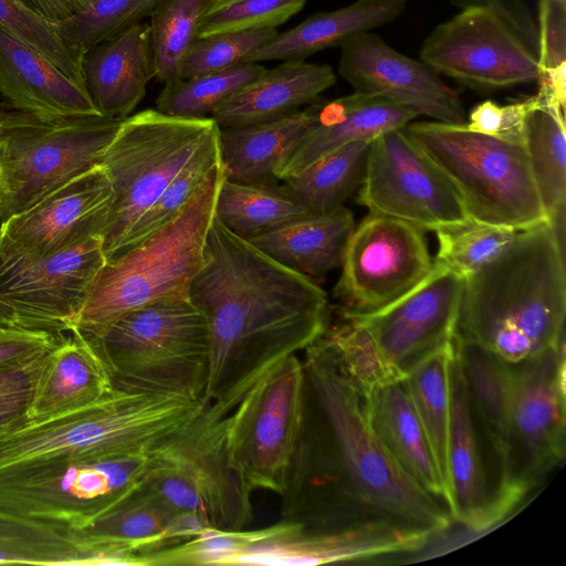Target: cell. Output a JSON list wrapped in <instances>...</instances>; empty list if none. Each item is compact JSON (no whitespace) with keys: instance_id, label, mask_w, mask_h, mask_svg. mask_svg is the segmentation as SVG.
I'll use <instances>...</instances> for the list:
<instances>
[{"instance_id":"obj_1","label":"cell","mask_w":566,"mask_h":566,"mask_svg":"<svg viewBox=\"0 0 566 566\" xmlns=\"http://www.w3.org/2000/svg\"><path fill=\"white\" fill-rule=\"evenodd\" d=\"M303 359L305 416L283 494L285 520L327 533L396 532L430 538L452 517L371 429L364 398L321 336Z\"/></svg>"},{"instance_id":"obj_2","label":"cell","mask_w":566,"mask_h":566,"mask_svg":"<svg viewBox=\"0 0 566 566\" xmlns=\"http://www.w3.org/2000/svg\"><path fill=\"white\" fill-rule=\"evenodd\" d=\"M188 298L209 327L203 398L233 410L273 365L305 350L328 327L326 293L213 218Z\"/></svg>"},{"instance_id":"obj_3","label":"cell","mask_w":566,"mask_h":566,"mask_svg":"<svg viewBox=\"0 0 566 566\" xmlns=\"http://www.w3.org/2000/svg\"><path fill=\"white\" fill-rule=\"evenodd\" d=\"M565 247L549 222L513 242L464 279L457 333L509 363L532 358L565 337Z\"/></svg>"},{"instance_id":"obj_4","label":"cell","mask_w":566,"mask_h":566,"mask_svg":"<svg viewBox=\"0 0 566 566\" xmlns=\"http://www.w3.org/2000/svg\"><path fill=\"white\" fill-rule=\"evenodd\" d=\"M205 402L114 386L83 408L0 432V472L59 459L150 453Z\"/></svg>"},{"instance_id":"obj_5","label":"cell","mask_w":566,"mask_h":566,"mask_svg":"<svg viewBox=\"0 0 566 566\" xmlns=\"http://www.w3.org/2000/svg\"><path fill=\"white\" fill-rule=\"evenodd\" d=\"M223 178L220 160L175 218L105 262L72 331L95 337L138 307L188 297L189 285L203 262L207 234Z\"/></svg>"},{"instance_id":"obj_6","label":"cell","mask_w":566,"mask_h":566,"mask_svg":"<svg viewBox=\"0 0 566 566\" xmlns=\"http://www.w3.org/2000/svg\"><path fill=\"white\" fill-rule=\"evenodd\" d=\"M90 339L115 387L203 398L209 327L205 314L188 297L138 307Z\"/></svg>"},{"instance_id":"obj_7","label":"cell","mask_w":566,"mask_h":566,"mask_svg":"<svg viewBox=\"0 0 566 566\" xmlns=\"http://www.w3.org/2000/svg\"><path fill=\"white\" fill-rule=\"evenodd\" d=\"M405 128L449 179L471 219L515 230L548 222L524 142L465 124L416 122Z\"/></svg>"},{"instance_id":"obj_8","label":"cell","mask_w":566,"mask_h":566,"mask_svg":"<svg viewBox=\"0 0 566 566\" xmlns=\"http://www.w3.org/2000/svg\"><path fill=\"white\" fill-rule=\"evenodd\" d=\"M123 119L45 116L0 103V223L101 165Z\"/></svg>"},{"instance_id":"obj_9","label":"cell","mask_w":566,"mask_h":566,"mask_svg":"<svg viewBox=\"0 0 566 566\" xmlns=\"http://www.w3.org/2000/svg\"><path fill=\"white\" fill-rule=\"evenodd\" d=\"M230 412L206 399L199 412L151 452L145 488L178 513L208 526L240 531L252 518L251 491L229 464Z\"/></svg>"},{"instance_id":"obj_10","label":"cell","mask_w":566,"mask_h":566,"mask_svg":"<svg viewBox=\"0 0 566 566\" xmlns=\"http://www.w3.org/2000/svg\"><path fill=\"white\" fill-rule=\"evenodd\" d=\"M217 127L211 117H180L157 109L122 120L101 163L114 191L103 234L106 261L117 254L135 223Z\"/></svg>"},{"instance_id":"obj_11","label":"cell","mask_w":566,"mask_h":566,"mask_svg":"<svg viewBox=\"0 0 566 566\" xmlns=\"http://www.w3.org/2000/svg\"><path fill=\"white\" fill-rule=\"evenodd\" d=\"M150 453L77 457L0 472V510L64 530L94 523L144 488Z\"/></svg>"},{"instance_id":"obj_12","label":"cell","mask_w":566,"mask_h":566,"mask_svg":"<svg viewBox=\"0 0 566 566\" xmlns=\"http://www.w3.org/2000/svg\"><path fill=\"white\" fill-rule=\"evenodd\" d=\"M305 387L303 359L286 356L228 415L229 464L251 492H286L304 426Z\"/></svg>"},{"instance_id":"obj_13","label":"cell","mask_w":566,"mask_h":566,"mask_svg":"<svg viewBox=\"0 0 566 566\" xmlns=\"http://www.w3.org/2000/svg\"><path fill=\"white\" fill-rule=\"evenodd\" d=\"M512 364L501 496L509 514L565 458V337Z\"/></svg>"},{"instance_id":"obj_14","label":"cell","mask_w":566,"mask_h":566,"mask_svg":"<svg viewBox=\"0 0 566 566\" xmlns=\"http://www.w3.org/2000/svg\"><path fill=\"white\" fill-rule=\"evenodd\" d=\"M358 190L357 201L369 212L423 231L471 219L449 179L405 127L385 132L369 143Z\"/></svg>"},{"instance_id":"obj_15","label":"cell","mask_w":566,"mask_h":566,"mask_svg":"<svg viewBox=\"0 0 566 566\" xmlns=\"http://www.w3.org/2000/svg\"><path fill=\"white\" fill-rule=\"evenodd\" d=\"M433 263L423 230L369 212L348 240L334 297L343 315L375 312L416 287Z\"/></svg>"},{"instance_id":"obj_16","label":"cell","mask_w":566,"mask_h":566,"mask_svg":"<svg viewBox=\"0 0 566 566\" xmlns=\"http://www.w3.org/2000/svg\"><path fill=\"white\" fill-rule=\"evenodd\" d=\"M105 262L102 234L48 255L0 252V290L14 324L70 333Z\"/></svg>"},{"instance_id":"obj_17","label":"cell","mask_w":566,"mask_h":566,"mask_svg":"<svg viewBox=\"0 0 566 566\" xmlns=\"http://www.w3.org/2000/svg\"><path fill=\"white\" fill-rule=\"evenodd\" d=\"M437 73L476 90L537 83V55L492 10L462 9L436 27L420 50Z\"/></svg>"},{"instance_id":"obj_18","label":"cell","mask_w":566,"mask_h":566,"mask_svg":"<svg viewBox=\"0 0 566 566\" xmlns=\"http://www.w3.org/2000/svg\"><path fill=\"white\" fill-rule=\"evenodd\" d=\"M463 289V277L434 261L430 273L400 298L375 312L343 316L361 327L388 366L406 378L453 340Z\"/></svg>"},{"instance_id":"obj_19","label":"cell","mask_w":566,"mask_h":566,"mask_svg":"<svg viewBox=\"0 0 566 566\" xmlns=\"http://www.w3.org/2000/svg\"><path fill=\"white\" fill-rule=\"evenodd\" d=\"M446 492L452 520L471 531H485L507 515L501 499V468L475 416L454 352L450 365Z\"/></svg>"},{"instance_id":"obj_20","label":"cell","mask_w":566,"mask_h":566,"mask_svg":"<svg viewBox=\"0 0 566 566\" xmlns=\"http://www.w3.org/2000/svg\"><path fill=\"white\" fill-rule=\"evenodd\" d=\"M114 199L102 165L74 177L0 223V252L48 255L104 234Z\"/></svg>"},{"instance_id":"obj_21","label":"cell","mask_w":566,"mask_h":566,"mask_svg":"<svg viewBox=\"0 0 566 566\" xmlns=\"http://www.w3.org/2000/svg\"><path fill=\"white\" fill-rule=\"evenodd\" d=\"M340 49L338 72L356 93L386 98L436 122L467 123L459 94L424 62L401 54L371 32L349 39Z\"/></svg>"},{"instance_id":"obj_22","label":"cell","mask_w":566,"mask_h":566,"mask_svg":"<svg viewBox=\"0 0 566 566\" xmlns=\"http://www.w3.org/2000/svg\"><path fill=\"white\" fill-rule=\"evenodd\" d=\"M429 538L396 532L327 533L284 520L261 528L230 565L310 566L410 552Z\"/></svg>"},{"instance_id":"obj_23","label":"cell","mask_w":566,"mask_h":566,"mask_svg":"<svg viewBox=\"0 0 566 566\" xmlns=\"http://www.w3.org/2000/svg\"><path fill=\"white\" fill-rule=\"evenodd\" d=\"M0 95L8 106L45 116L101 115L86 87L0 27Z\"/></svg>"},{"instance_id":"obj_24","label":"cell","mask_w":566,"mask_h":566,"mask_svg":"<svg viewBox=\"0 0 566 566\" xmlns=\"http://www.w3.org/2000/svg\"><path fill=\"white\" fill-rule=\"evenodd\" d=\"M82 74L102 116H130L154 77L149 24L139 22L88 49L82 59Z\"/></svg>"},{"instance_id":"obj_25","label":"cell","mask_w":566,"mask_h":566,"mask_svg":"<svg viewBox=\"0 0 566 566\" xmlns=\"http://www.w3.org/2000/svg\"><path fill=\"white\" fill-rule=\"evenodd\" d=\"M416 117L411 111L375 95L355 92L322 99L316 124L280 169L277 179L297 174L340 147L406 127Z\"/></svg>"},{"instance_id":"obj_26","label":"cell","mask_w":566,"mask_h":566,"mask_svg":"<svg viewBox=\"0 0 566 566\" xmlns=\"http://www.w3.org/2000/svg\"><path fill=\"white\" fill-rule=\"evenodd\" d=\"M322 98L286 115L219 127L220 159L227 179L277 184V174L317 122Z\"/></svg>"},{"instance_id":"obj_27","label":"cell","mask_w":566,"mask_h":566,"mask_svg":"<svg viewBox=\"0 0 566 566\" xmlns=\"http://www.w3.org/2000/svg\"><path fill=\"white\" fill-rule=\"evenodd\" d=\"M335 83L336 75L327 64L284 61L273 69H265L218 105L210 117L220 128L273 119L315 102Z\"/></svg>"},{"instance_id":"obj_28","label":"cell","mask_w":566,"mask_h":566,"mask_svg":"<svg viewBox=\"0 0 566 566\" xmlns=\"http://www.w3.org/2000/svg\"><path fill=\"white\" fill-rule=\"evenodd\" d=\"M364 398L367 420L399 467L446 503V488L405 378L375 387Z\"/></svg>"},{"instance_id":"obj_29","label":"cell","mask_w":566,"mask_h":566,"mask_svg":"<svg viewBox=\"0 0 566 566\" xmlns=\"http://www.w3.org/2000/svg\"><path fill=\"white\" fill-rule=\"evenodd\" d=\"M51 353L35 387L28 421H40L91 405L114 385L96 347L74 329Z\"/></svg>"},{"instance_id":"obj_30","label":"cell","mask_w":566,"mask_h":566,"mask_svg":"<svg viewBox=\"0 0 566 566\" xmlns=\"http://www.w3.org/2000/svg\"><path fill=\"white\" fill-rule=\"evenodd\" d=\"M405 0H357L326 12H316L284 32L276 33L253 51L245 62L305 60L329 48L342 46L349 39L398 18Z\"/></svg>"},{"instance_id":"obj_31","label":"cell","mask_w":566,"mask_h":566,"mask_svg":"<svg viewBox=\"0 0 566 566\" xmlns=\"http://www.w3.org/2000/svg\"><path fill=\"white\" fill-rule=\"evenodd\" d=\"M354 229L353 213L343 206L327 213L296 218L248 241L314 280L340 266Z\"/></svg>"},{"instance_id":"obj_32","label":"cell","mask_w":566,"mask_h":566,"mask_svg":"<svg viewBox=\"0 0 566 566\" xmlns=\"http://www.w3.org/2000/svg\"><path fill=\"white\" fill-rule=\"evenodd\" d=\"M527 113L523 142L548 222L566 207L565 107L538 87Z\"/></svg>"},{"instance_id":"obj_33","label":"cell","mask_w":566,"mask_h":566,"mask_svg":"<svg viewBox=\"0 0 566 566\" xmlns=\"http://www.w3.org/2000/svg\"><path fill=\"white\" fill-rule=\"evenodd\" d=\"M453 352L475 416L497 458L502 484L512 364L458 333Z\"/></svg>"},{"instance_id":"obj_34","label":"cell","mask_w":566,"mask_h":566,"mask_svg":"<svg viewBox=\"0 0 566 566\" xmlns=\"http://www.w3.org/2000/svg\"><path fill=\"white\" fill-rule=\"evenodd\" d=\"M370 142H356L332 151L282 179L281 188L308 214L343 207L361 182Z\"/></svg>"},{"instance_id":"obj_35","label":"cell","mask_w":566,"mask_h":566,"mask_svg":"<svg viewBox=\"0 0 566 566\" xmlns=\"http://www.w3.org/2000/svg\"><path fill=\"white\" fill-rule=\"evenodd\" d=\"M0 564L105 565V559L67 530L0 510Z\"/></svg>"},{"instance_id":"obj_36","label":"cell","mask_w":566,"mask_h":566,"mask_svg":"<svg viewBox=\"0 0 566 566\" xmlns=\"http://www.w3.org/2000/svg\"><path fill=\"white\" fill-rule=\"evenodd\" d=\"M306 214L279 184H245L226 176L214 205V217L245 240Z\"/></svg>"},{"instance_id":"obj_37","label":"cell","mask_w":566,"mask_h":566,"mask_svg":"<svg viewBox=\"0 0 566 566\" xmlns=\"http://www.w3.org/2000/svg\"><path fill=\"white\" fill-rule=\"evenodd\" d=\"M452 343L423 359L405 378L444 488Z\"/></svg>"},{"instance_id":"obj_38","label":"cell","mask_w":566,"mask_h":566,"mask_svg":"<svg viewBox=\"0 0 566 566\" xmlns=\"http://www.w3.org/2000/svg\"><path fill=\"white\" fill-rule=\"evenodd\" d=\"M213 0H160L149 15L154 77L165 84L179 80L181 62L198 40L200 22Z\"/></svg>"},{"instance_id":"obj_39","label":"cell","mask_w":566,"mask_h":566,"mask_svg":"<svg viewBox=\"0 0 566 566\" xmlns=\"http://www.w3.org/2000/svg\"><path fill=\"white\" fill-rule=\"evenodd\" d=\"M264 70L259 63L244 62L222 71L179 78L164 85L156 99V109L172 116L208 117Z\"/></svg>"},{"instance_id":"obj_40","label":"cell","mask_w":566,"mask_h":566,"mask_svg":"<svg viewBox=\"0 0 566 566\" xmlns=\"http://www.w3.org/2000/svg\"><path fill=\"white\" fill-rule=\"evenodd\" d=\"M220 160L218 126L205 138L185 167L135 223L117 254L137 244L175 218Z\"/></svg>"},{"instance_id":"obj_41","label":"cell","mask_w":566,"mask_h":566,"mask_svg":"<svg viewBox=\"0 0 566 566\" xmlns=\"http://www.w3.org/2000/svg\"><path fill=\"white\" fill-rule=\"evenodd\" d=\"M518 230L470 219L436 230V262L467 279L497 258Z\"/></svg>"},{"instance_id":"obj_42","label":"cell","mask_w":566,"mask_h":566,"mask_svg":"<svg viewBox=\"0 0 566 566\" xmlns=\"http://www.w3.org/2000/svg\"><path fill=\"white\" fill-rule=\"evenodd\" d=\"M160 0H95L56 22L64 42L83 54L94 45L143 22Z\"/></svg>"},{"instance_id":"obj_43","label":"cell","mask_w":566,"mask_h":566,"mask_svg":"<svg viewBox=\"0 0 566 566\" xmlns=\"http://www.w3.org/2000/svg\"><path fill=\"white\" fill-rule=\"evenodd\" d=\"M0 27L85 86L82 74L84 54L64 42L56 22L17 0H0Z\"/></svg>"},{"instance_id":"obj_44","label":"cell","mask_w":566,"mask_h":566,"mask_svg":"<svg viewBox=\"0 0 566 566\" xmlns=\"http://www.w3.org/2000/svg\"><path fill=\"white\" fill-rule=\"evenodd\" d=\"M307 0H213L206 11L198 39L212 34L276 29L298 13Z\"/></svg>"},{"instance_id":"obj_45","label":"cell","mask_w":566,"mask_h":566,"mask_svg":"<svg viewBox=\"0 0 566 566\" xmlns=\"http://www.w3.org/2000/svg\"><path fill=\"white\" fill-rule=\"evenodd\" d=\"M276 33V29H259L199 38L181 62L179 78L218 72L244 63L253 51Z\"/></svg>"},{"instance_id":"obj_46","label":"cell","mask_w":566,"mask_h":566,"mask_svg":"<svg viewBox=\"0 0 566 566\" xmlns=\"http://www.w3.org/2000/svg\"><path fill=\"white\" fill-rule=\"evenodd\" d=\"M537 84L566 102V0H538Z\"/></svg>"},{"instance_id":"obj_47","label":"cell","mask_w":566,"mask_h":566,"mask_svg":"<svg viewBox=\"0 0 566 566\" xmlns=\"http://www.w3.org/2000/svg\"><path fill=\"white\" fill-rule=\"evenodd\" d=\"M52 350L23 363L0 367V432L28 421L36 384Z\"/></svg>"},{"instance_id":"obj_48","label":"cell","mask_w":566,"mask_h":566,"mask_svg":"<svg viewBox=\"0 0 566 566\" xmlns=\"http://www.w3.org/2000/svg\"><path fill=\"white\" fill-rule=\"evenodd\" d=\"M534 101V95L505 105L484 101L471 109L465 126L481 134L523 142L525 119Z\"/></svg>"},{"instance_id":"obj_49","label":"cell","mask_w":566,"mask_h":566,"mask_svg":"<svg viewBox=\"0 0 566 566\" xmlns=\"http://www.w3.org/2000/svg\"><path fill=\"white\" fill-rule=\"evenodd\" d=\"M65 335L0 323V367L50 352L61 344Z\"/></svg>"},{"instance_id":"obj_50","label":"cell","mask_w":566,"mask_h":566,"mask_svg":"<svg viewBox=\"0 0 566 566\" xmlns=\"http://www.w3.org/2000/svg\"><path fill=\"white\" fill-rule=\"evenodd\" d=\"M451 2L461 10L473 7L492 10L537 55V24L526 0H451Z\"/></svg>"},{"instance_id":"obj_51","label":"cell","mask_w":566,"mask_h":566,"mask_svg":"<svg viewBox=\"0 0 566 566\" xmlns=\"http://www.w3.org/2000/svg\"><path fill=\"white\" fill-rule=\"evenodd\" d=\"M32 6L48 19L60 22L82 11L95 0H30Z\"/></svg>"},{"instance_id":"obj_52","label":"cell","mask_w":566,"mask_h":566,"mask_svg":"<svg viewBox=\"0 0 566 566\" xmlns=\"http://www.w3.org/2000/svg\"><path fill=\"white\" fill-rule=\"evenodd\" d=\"M0 323L17 326L14 324L12 308H11L9 302L3 296L1 290H0Z\"/></svg>"},{"instance_id":"obj_53","label":"cell","mask_w":566,"mask_h":566,"mask_svg":"<svg viewBox=\"0 0 566 566\" xmlns=\"http://www.w3.org/2000/svg\"><path fill=\"white\" fill-rule=\"evenodd\" d=\"M17 1H19V2H21V3H23V4H25V6H28V7H30V8L35 10V8L32 6L30 0H17Z\"/></svg>"},{"instance_id":"obj_54","label":"cell","mask_w":566,"mask_h":566,"mask_svg":"<svg viewBox=\"0 0 566 566\" xmlns=\"http://www.w3.org/2000/svg\"><path fill=\"white\" fill-rule=\"evenodd\" d=\"M405 1H407V0H405Z\"/></svg>"}]
</instances>
